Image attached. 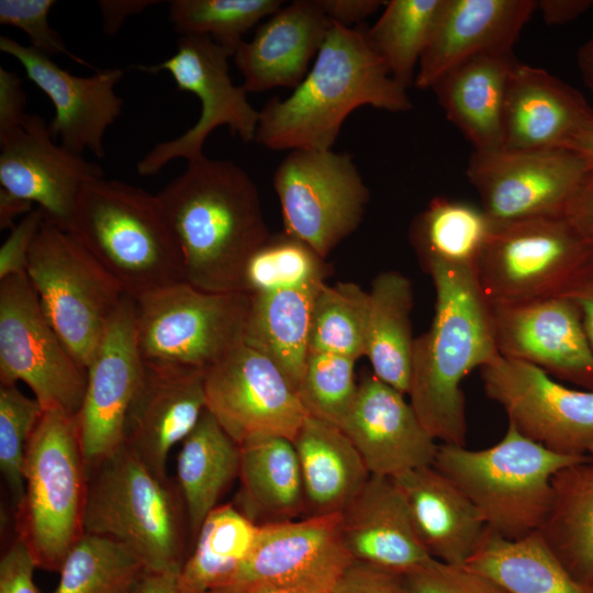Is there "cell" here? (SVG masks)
<instances>
[{
	"mask_svg": "<svg viewBox=\"0 0 593 593\" xmlns=\"http://www.w3.org/2000/svg\"><path fill=\"white\" fill-rule=\"evenodd\" d=\"M156 198L184 281L209 292H244L246 266L271 235L249 175L231 160L202 156Z\"/></svg>",
	"mask_w": 593,
	"mask_h": 593,
	"instance_id": "1",
	"label": "cell"
},
{
	"mask_svg": "<svg viewBox=\"0 0 593 593\" xmlns=\"http://www.w3.org/2000/svg\"><path fill=\"white\" fill-rule=\"evenodd\" d=\"M362 105L389 112L413 107L406 89L370 49L362 26L332 23L301 83L259 111L254 141L272 150L332 149L346 118Z\"/></svg>",
	"mask_w": 593,
	"mask_h": 593,
	"instance_id": "2",
	"label": "cell"
},
{
	"mask_svg": "<svg viewBox=\"0 0 593 593\" xmlns=\"http://www.w3.org/2000/svg\"><path fill=\"white\" fill-rule=\"evenodd\" d=\"M436 300L430 327L414 339L410 403L426 430L443 444L466 446V400L461 381L500 357L492 306L477 269L425 268Z\"/></svg>",
	"mask_w": 593,
	"mask_h": 593,
	"instance_id": "3",
	"label": "cell"
},
{
	"mask_svg": "<svg viewBox=\"0 0 593 593\" xmlns=\"http://www.w3.org/2000/svg\"><path fill=\"white\" fill-rule=\"evenodd\" d=\"M87 475L83 533L124 545L148 570H180L191 536L176 480L156 475L124 446Z\"/></svg>",
	"mask_w": 593,
	"mask_h": 593,
	"instance_id": "4",
	"label": "cell"
},
{
	"mask_svg": "<svg viewBox=\"0 0 593 593\" xmlns=\"http://www.w3.org/2000/svg\"><path fill=\"white\" fill-rule=\"evenodd\" d=\"M69 232L133 299L184 281L180 251L156 194L139 187L103 177L89 180Z\"/></svg>",
	"mask_w": 593,
	"mask_h": 593,
	"instance_id": "5",
	"label": "cell"
},
{
	"mask_svg": "<svg viewBox=\"0 0 593 593\" xmlns=\"http://www.w3.org/2000/svg\"><path fill=\"white\" fill-rule=\"evenodd\" d=\"M588 457L560 455L508 424L495 445L470 450L438 445L434 467L477 506L489 529L508 540L539 532L552 503V477Z\"/></svg>",
	"mask_w": 593,
	"mask_h": 593,
	"instance_id": "6",
	"label": "cell"
},
{
	"mask_svg": "<svg viewBox=\"0 0 593 593\" xmlns=\"http://www.w3.org/2000/svg\"><path fill=\"white\" fill-rule=\"evenodd\" d=\"M15 528L37 568L58 571L83 535L87 468L76 415L44 411L29 445Z\"/></svg>",
	"mask_w": 593,
	"mask_h": 593,
	"instance_id": "7",
	"label": "cell"
},
{
	"mask_svg": "<svg viewBox=\"0 0 593 593\" xmlns=\"http://www.w3.org/2000/svg\"><path fill=\"white\" fill-rule=\"evenodd\" d=\"M25 273L46 320L87 368L125 292L71 232L46 219Z\"/></svg>",
	"mask_w": 593,
	"mask_h": 593,
	"instance_id": "8",
	"label": "cell"
},
{
	"mask_svg": "<svg viewBox=\"0 0 593 593\" xmlns=\"http://www.w3.org/2000/svg\"><path fill=\"white\" fill-rule=\"evenodd\" d=\"M145 361L206 370L244 344L250 298L180 281L133 299Z\"/></svg>",
	"mask_w": 593,
	"mask_h": 593,
	"instance_id": "9",
	"label": "cell"
},
{
	"mask_svg": "<svg viewBox=\"0 0 593 593\" xmlns=\"http://www.w3.org/2000/svg\"><path fill=\"white\" fill-rule=\"evenodd\" d=\"M593 255L566 215L494 224L477 267L491 306L558 294Z\"/></svg>",
	"mask_w": 593,
	"mask_h": 593,
	"instance_id": "10",
	"label": "cell"
},
{
	"mask_svg": "<svg viewBox=\"0 0 593 593\" xmlns=\"http://www.w3.org/2000/svg\"><path fill=\"white\" fill-rule=\"evenodd\" d=\"M284 233L322 258L359 226L370 194L353 157L332 149H293L273 172Z\"/></svg>",
	"mask_w": 593,
	"mask_h": 593,
	"instance_id": "11",
	"label": "cell"
},
{
	"mask_svg": "<svg viewBox=\"0 0 593 593\" xmlns=\"http://www.w3.org/2000/svg\"><path fill=\"white\" fill-rule=\"evenodd\" d=\"M25 383L46 410L77 415L87 368L46 320L25 272L0 280V383Z\"/></svg>",
	"mask_w": 593,
	"mask_h": 593,
	"instance_id": "12",
	"label": "cell"
},
{
	"mask_svg": "<svg viewBox=\"0 0 593 593\" xmlns=\"http://www.w3.org/2000/svg\"><path fill=\"white\" fill-rule=\"evenodd\" d=\"M233 55L209 36H180L176 53L166 60L134 66L149 74L168 71L179 90L193 93L201 103L200 115L190 128L158 143L137 161L138 175H156L177 158L190 161L204 156L206 138L222 125H227L231 134L244 143L255 139L259 111L249 103L245 88L232 81L228 59Z\"/></svg>",
	"mask_w": 593,
	"mask_h": 593,
	"instance_id": "13",
	"label": "cell"
},
{
	"mask_svg": "<svg viewBox=\"0 0 593 593\" xmlns=\"http://www.w3.org/2000/svg\"><path fill=\"white\" fill-rule=\"evenodd\" d=\"M569 148L473 150L467 177L494 224L562 216L592 171Z\"/></svg>",
	"mask_w": 593,
	"mask_h": 593,
	"instance_id": "14",
	"label": "cell"
},
{
	"mask_svg": "<svg viewBox=\"0 0 593 593\" xmlns=\"http://www.w3.org/2000/svg\"><path fill=\"white\" fill-rule=\"evenodd\" d=\"M486 396L526 438L593 460V390L573 389L529 363L499 357L480 369Z\"/></svg>",
	"mask_w": 593,
	"mask_h": 593,
	"instance_id": "15",
	"label": "cell"
},
{
	"mask_svg": "<svg viewBox=\"0 0 593 593\" xmlns=\"http://www.w3.org/2000/svg\"><path fill=\"white\" fill-rule=\"evenodd\" d=\"M353 563L340 513L264 524L248 558L217 593H242L256 585L333 593Z\"/></svg>",
	"mask_w": 593,
	"mask_h": 593,
	"instance_id": "16",
	"label": "cell"
},
{
	"mask_svg": "<svg viewBox=\"0 0 593 593\" xmlns=\"http://www.w3.org/2000/svg\"><path fill=\"white\" fill-rule=\"evenodd\" d=\"M206 410L238 444L256 436L293 440L309 415L265 355L242 344L205 371Z\"/></svg>",
	"mask_w": 593,
	"mask_h": 593,
	"instance_id": "17",
	"label": "cell"
},
{
	"mask_svg": "<svg viewBox=\"0 0 593 593\" xmlns=\"http://www.w3.org/2000/svg\"><path fill=\"white\" fill-rule=\"evenodd\" d=\"M145 361L127 294L109 320L87 366V387L76 415L87 470L123 447L125 417L143 378Z\"/></svg>",
	"mask_w": 593,
	"mask_h": 593,
	"instance_id": "18",
	"label": "cell"
},
{
	"mask_svg": "<svg viewBox=\"0 0 593 593\" xmlns=\"http://www.w3.org/2000/svg\"><path fill=\"white\" fill-rule=\"evenodd\" d=\"M98 177L102 168L55 143L40 115L27 114L19 128L0 136L1 189L36 204L66 231L85 184Z\"/></svg>",
	"mask_w": 593,
	"mask_h": 593,
	"instance_id": "19",
	"label": "cell"
},
{
	"mask_svg": "<svg viewBox=\"0 0 593 593\" xmlns=\"http://www.w3.org/2000/svg\"><path fill=\"white\" fill-rule=\"evenodd\" d=\"M501 357L535 366L552 378L593 390V351L577 306L556 294L492 306Z\"/></svg>",
	"mask_w": 593,
	"mask_h": 593,
	"instance_id": "20",
	"label": "cell"
},
{
	"mask_svg": "<svg viewBox=\"0 0 593 593\" xmlns=\"http://www.w3.org/2000/svg\"><path fill=\"white\" fill-rule=\"evenodd\" d=\"M0 51L18 59L27 78L51 99L55 115L48 130L53 138L72 153L90 150L103 158L105 131L123 107V99L115 93L123 70L99 69L92 76H77L57 65L52 56L8 36H0Z\"/></svg>",
	"mask_w": 593,
	"mask_h": 593,
	"instance_id": "21",
	"label": "cell"
},
{
	"mask_svg": "<svg viewBox=\"0 0 593 593\" xmlns=\"http://www.w3.org/2000/svg\"><path fill=\"white\" fill-rule=\"evenodd\" d=\"M205 371L145 361L125 417L123 446L160 478L168 477L170 449L182 443L206 410Z\"/></svg>",
	"mask_w": 593,
	"mask_h": 593,
	"instance_id": "22",
	"label": "cell"
},
{
	"mask_svg": "<svg viewBox=\"0 0 593 593\" xmlns=\"http://www.w3.org/2000/svg\"><path fill=\"white\" fill-rule=\"evenodd\" d=\"M372 475L395 479L434 465L438 445L404 394L373 373L358 383L340 426Z\"/></svg>",
	"mask_w": 593,
	"mask_h": 593,
	"instance_id": "23",
	"label": "cell"
},
{
	"mask_svg": "<svg viewBox=\"0 0 593 593\" xmlns=\"http://www.w3.org/2000/svg\"><path fill=\"white\" fill-rule=\"evenodd\" d=\"M536 10L534 0H444L414 85L432 88L445 71L469 57L513 51Z\"/></svg>",
	"mask_w": 593,
	"mask_h": 593,
	"instance_id": "24",
	"label": "cell"
},
{
	"mask_svg": "<svg viewBox=\"0 0 593 593\" xmlns=\"http://www.w3.org/2000/svg\"><path fill=\"white\" fill-rule=\"evenodd\" d=\"M592 123L593 108L577 89L542 68L517 61L506 91L501 148H567Z\"/></svg>",
	"mask_w": 593,
	"mask_h": 593,
	"instance_id": "25",
	"label": "cell"
},
{
	"mask_svg": "<svg viewBox=\"0 0 593 593\" xmlns=\"http://www.w3.org/2000/svg\"><path fill=\"white\" fill-rule=\"evenodd\" d=\"M332 22L315 0L283 4L243 41L233 58L247 92L283 87L295 89L310 70Z\"/></svg>",
	"mask_w": 593,
	"mask_h": 593,
	"instance_id": "26",
	"label": "cell"
},
{
	"mask_svg": "<svg viewBox=\"0 0 593 593\" xmlns=\"http://www.w3.org/2000/svg\"><path fill=\"white\" fill-rule=\"evenodd\" d=\"M340 516L344 545L354 562L403 577L434 559L421 544L391 478L371 474Z\"/></svg>",
	"mask_w": 593,
	"mask_h": 593,
	"instance_id": "27",
	"label": "cell"
},
{
	"mask_svg": "<svg viewBox=\"0 0 593 593\" xmlns=\"http://www.w3.org/2000/svg\"><path fill=\"white\" fill-rule=\"evenodd\" d=\"M393 480L428 555L447 564L466 566L486 529L471 500L434 466L409 471Z\"/></svg>",
	"mask_w": 593,
	"mask_h": 593,
	"instance_id": "28",
	"label": "cell"
},
{
	"mask_svg": "<svg viewBox=\"0 0 593 593\" xmlns=\"http://www.w3.org/2000/svg\"><path fill=\"white\" fill-rule=\"evenodd\" d=\"M517 61L513 51L474 55L445 71L430 88L473 150L502 147L506 91Z\"/></svg>",
	"mask_w": 593,
	"mask_h": 593,
	"instance_id": "29",
	"label": "cell"
},
{
	"mask_svg": "<svg viewBox=\"0 0 593 593\" xmlns=\"http://www.w3.org/2000/svg\"><path fill=\"white\" fill-rule=\"evenodd\" d=\"M292 443L307 515L342 513L371 477L353 441L334 424L307 415Z\"/></svg>",
	"mask_w": 593,
	"mask_h": 593,
	"instance_id": "30",
	"label": "cell"
},
{
	"mask_svg": "<svg viewBox=\"0 0 593 593\" xmlns=\"http://www.w3.org/2000/svg\"><path fill=\"white\" fill-rule=\"evenodd\" d=\"M240 486L234 505L257 525L305 513L300 465L292 440L256 436L239 445Z\"/></svg>",
	"mask_w": 593,
	"mask_h": 593,
	"instance_id": "31",
	"label": "cell"
},
{
	"mask_svg": "<svg viewBox=\"0 0 593 593\" xmlns=\"http://www.w3.org/2000/svg\"><path fill=\"white\" fill-rule=\"evenodd\" d=\"M323 282L249 295L244 344L270 359L296 392L310 353L314 299Z\"/></svg>",
	"mask_w": 593,
	"mask_h": 593,
	"instance_id": "32",
	"label": "cell"
},
{
	"mask_svg": "<svg viewBox=\"0 0 593 593\" xmlns=\"http://www.w3.org/2000/svg\"><path fill=\"white\" fill-rule=\"evenodd\" d=\"M240 447L205 410L182 440L176 482L187 512L191 545L205 517L239 474Z\"/></svg>",
	"mask_w": 593,
	"mask_h": 593,
	"instance_id": "33",
	"label": "cell"
},
{
	"mask_svg": "<svg viewBox=\"0 0 593 593\" xmlns=\"http://www.w3.org/2000/svg\"><path fill=\"white\" fill-rule=\"evenodd\" d=\"M413 287L399 271L377 275L369 291V315L365 356L372 373L407 394L412 373L414 339L411 312Z\"/></svg>",
	"mask_w": 593,
	"mask_h": 593,
	"instance_id": "34",
	"label": "cell"
},
{
	"mask_svg": "<svg viewBox=\"0 0 593 593\" xmlns=\"http://www.w3.org/2000/svg\"><path fill=\"white\" fill-rule=\"evenodd\" d=\"M552 503L539 535L567 571L593 584V461L559 470Z\"/></svg>",
	"mask_w": 593,
	"mask_h": 593,
	"instance_id": "35",
	"label": "cell"
},
{
	"mask_svg": "<svg viewBox=\"0 0 593 593\" xmlns=\"http://www.w3.org/2000/svg\"><path fill=\"white\" fill-rule=\"evenodd\" d=\"M466 566L492 578L511 593H593V584L574 579L538 532L508 540L486 527Z\"/></svg>",
	"mask_w": 593,
	"mask_h": 593,
	"instance_id": "36",
	"label": "cell"
},
{
	"mask_svg": "<svg viewBox=\"0 0 593 593\" xmlns=\"http://www.w3.org/2000/svg\"><path fill=\"white\" fill-rule=\"evenodd\" d=\"M493 226L481 206L435 197L414 217L410 239L424 268L444 265L477 269Z\"/></svg>",
	"mask_w": 593,
	"mask_h": 593,
	"instance_id": "37",
	"label": "cell"
},
{
	"mask_svg": "<svg viewBox=\"0 0 593 593\" xmlns=\"http://www.w3.org/2000/svg\"><path fill=\"white\" fill-rule=\"evenodd\" d=\"M259 525L234 503L217 505L203 521L179 570L188 593H217L248 558Z\"/></svg>",
	"mask_w": 593,
	"mask_h": 593,
	"instance_id": "38",
	"label": "cell"
},
{
	"mask_svg": "<svg viewBox=\"0 0 593 593\" xmlns=\"http://www.w3.org/2000/svg\"><path fill=\"white\" fill-rule=\"evenodd\" d=\"M444 0H390L363 36L391 77L407 89L414 83Z\"/></svg>",
	"mask_w": 593,
	"mask_h": 593,
	"instance_id": "39",
	"label": "cell"
},
{
	"mask_svg": "<svg viewBox=\"0 0 593 593\" xmlns=\"http://www.w3.org/2000/svg\"><path fill=\"white\" fill-rule=\"evenodd\" d=\"M145 569L124 545L83 533L65 557L52 593H131Z\"/></svg>",
	"mask_w": 593,
	"mask_h": 593,
	"instance_id": "40",
	"label": "cell"
},
{
	"mask_svg": "<svg viewBox=\"0 0 593 593\" xmlns=\"http://www.w3.org/2000/svg\"><path fill=\"white\" fill-rule=\"evenodd\" d=\"M369 292L354 282H323L312 312L310 351L329 353L355 360L365 356Z\"/></svg>",
	"mask_w": 593,
	"mask_h": 593,
	"instance_id": "41",
	"label": "cell"
},
{
	"mask_svg": "<svg viewBox=\"0 0 593 593\" xmlns=\"http://www.w3.org/2000/svg\"><path fill=\"white\" fill-rule=\"evenodd\" d=\"M283 3L282 0H172L169 20L181 36H209L234 53L243 36Z\"/></svg>",
	"mask_w": 593,
	"mask_h": 593,
	"instance_id": "42",
	"label": "cell"
},
{
	"mask_svg": "<svg viewBox=\"0 0 593 593\" xmlns=\"http://www.w3.org/2000/svg\"><path fill=\"white\" fill-rule=\"evenodd\" d=\"M325 259L287 233L270 235L250 257L244 292L256 294L324 281Z\"/></svg>",
	"mask_w": 593,
	"mask_h": 593,
	"instance_id": "43",
	"label": "cell"
},
{
	"mask_svg": "<svg viewBox=\"0 0 593 593\" xmlns=\"http://www.w3.org/2000/svg\"><path fill=\"white\" fill-rule=\"evenodd\" d=\"M43 413L34 396L0 383V470L14 512L24 496L26 454Z\"/></svg>",
	"mask_w": 593,
	"mask_h": 593,
	"instance_id": "44",
	"label": "cell"
},
{
	"mask_svg": "<svg viewBox=\"0 0 593 593\" xmlns=\"http://www.w3.org/2000/svg\"><path fill=\"white\" fill-rule=\"evenodd\" d=\"M355 362V359L342 355L309 353L298 390L309 415L340 426L358 389Z\"/></svg>",
	"mask_w": 593,
	"mask_h": 593,
	"instance_id": "45",
	"label": "cell"
},
{
	"mask_svg": "<svg viewBox=\"0 0 593 593\" xmlns=\"http://www.w3.org/2000/svg\"><path fill=\"white\" fill-rule=\"evenodd\" d=\"M407 593H511L492 578L467 566L436 559L403 575Z\"/></svg>",
	"mask_w": 593,
	"mask_h": 593,
	"instance_id": "46",
	"label": "cell"
},
{
	"mask_svg": "<svg viewBox=\"0 0 593 593\" xmlns=\"http://www.w3.org/2000/svg\"><path fill=\"white\" fill-rule=\"evenodd\" d=\"M55 4L54 0H0V24L23 31L30 46L36 51L48 56L66 54L72 60L99 70L69 52L58 32L49 25L48 14Z\"/></svg>",
	"mask_w": 593,
	"mask_h": 593,
	"instance_id": "47",
	"label": "cell"
},
{
	"mask_svg": "<svg viewBox=\"0 0 593 593\" xmlns=\"http://www.w3.org/2000/svg\"><path fill=\"white\" fill-rule=\"evenodd\" d=\"M45 219V212L36 206L10 230L0 248V280L25 272L31 247Z\"/></svg>",
	"mask_w": 593,
	"mask_h": 593,
	"instance_id": "48",
	"label": "cell"
},
{
	"mask_svg": "<svg viewBox=\"0 0 593 593\" xmlns=\"http://www.w3.org/2000/svg\"><path fill=\"white\" fill-rule=\"evenodd\" d=\"M36 568L25 542L16 536L0 559V593H40L34 582Z\"/></svg>",
	"mask_w": 593,
	"mask_h": 593,
	"instance_id": "49",
	"label": "cell"
},
{
	"mask_svg": "<svg viewBox=\"0 0 593 593\" xmlns=\"http://www.w3.org/2000/svg\"><path fill=\"white\" fill-rule=\"evenodd\" d=\"M333 593H407L403 577L354 562Z\"/></svg>",
	"mask_w": 593,
	"mask_h": 593,
	"instance_id": "50",
	"label": "cell"
},
{
	"mask_svg": "<svg viewBox=\"0 0 593 593\" xmlns=\"http://www.w3.org/2000/svg\"><path fill=\"white\" fill-rule=\"evenodd\" d=\"M26 94L18 74L0 67V136L19 128L25 113Z\"/></svg>",
	"mask_w": 593,
	"mask_h": 593,
	"instance_id": "51",
	"label": "cell"
},
{
	"mask_svg": "<svg viewBox=\"0 0 593 593\" xmlns=\"http://www.w3.org/2000/svg\"><path fill=\"white\" fill-rule=\"evenodd\" d=\"M558 294L569 299L577 306L593 351V255Z\"/></svg>",
	"mask_w": 593,
	"mask_h": 593,
	"instance_id": "52",
	"label": "cell"
},
{
	"mask_svg": "<svg viewBox=\"0 0 593 593\" xmlns=\"http://www.w3.org/2000/svg\"><path fill=\"white\" fill-rule=\"evenodd\" d=\"M317 5L329 19L344 27L351 29L354 24L360 23L381 7L387 1L382 0H315Z\"/></svg>",
	"mask_w": 593,
	"mask_h": 593,
	"instance_id": "53",
	"label": "cell"
},
{
	"mask_svg": "<svg viewBox=\"0 0 593 593\" xmlns=\"http://www.w3.org/2000/svg\"><path fill=\"white\" fill-rule=\"evenodd\" d=\"M566 216L593 248V169L569 206Z\"/></svg>",
	"mask_w": 593,
	"mask_h": 593,
	"instance_id": "54",
	"label": "cell"
},
{
	"mask_svg": "<svg viewBox=\"0 0 593 593\" xmlns=\"http://www.w3.org/2000/svg\"><path fill=\"white\" fill-rule=\"evenodd\" d=\"M153 0H102L99 1L103 30L108 35H114L124 21L146 8L159 3Z\"/></svg>",
	"mask_w": 593,
	"mask_h": 593,
	"instance_id": "55",
	"label": "cell"
},
{
	"mask_svg": "<svg viewBox=\"0 0 593 593\" xmlns=\"http://www.w3.org/2000/svg\"><path fill=\"white\" fill-rule=\"evenodd\" d=\"M593 5L591 0H540L537 10L548 25L572 22Z\"/></svg>",
	"mask_w": 593,
	"mask_h": 593,
	"instance_id": "56",
	"label": "cell"
},
{
	"mask_svg": "<svg viewBox=\"0 0 593 593\" xmlns=\"http://www.w3.org/2000/svg\"><path fill=\"white\" fill-rule=\"evenodd\" d=\"M131 593H188L180 583L179 570L145 569Z\"/></svg>",
	"mask_w": 593,
	"mask_h": 593,
	"instance_id": "57",
	"label": "cell"
},
{
	"mask_svg": "<svg viewBox=\"0 0 593 593\" xmlns=\"http://www.w3.org/2000/svg\"><path fill=\"white\" fill-rule=\"evenodd\" d=\"M33 203L20 199L0 189V228H12L18 217H23L33 210Z\"/></svg>",
	"mask_w": 593,
	"mask_h": 593,
	"instance_id": "58",
	"label": "cell"
},
{
	"mask_svg": "<svg viewBox=\"0 0 593 593\" xmlns=\"http://www.w3.org/2000/svg\"><path fill=\"white\" fill-rule=\"evenodd\" d=\"M577 60L585 86L593 94V38L579 48Z\"/></svg>",
	"mask_w": 593,
	"mask_h": 593,
	"instance_id": "59",
	"label": "cell"
},
{
	"mask_svg": "<svg viewBox=\"0 0 593 593\" xmlns=\"http://www.w3.org/2000/svg\"><path fill=\"white\" fill-rule=\"evenodd\" d=\"M567 148L581 154L593 167V123L580 132Z\"/></svg>",
	"mask_w": 593,
	"mask_h": 593,
	"instance_id": "60",
	"label": "cell"
},
{
	"mask_svg": "<svg viewBox=\"0 0 593 593\" xmlns=\"http://www.w3.org/2000/svg\"><path fill=\"white\" fill-rule=\"evenodd\" d=\"M242 593H301L294 590L275 586V585H256L245 590Z\"/></svg>",
	"mask_w": 593,
	"mask_h": 593,
	"instance_id": "61",
	"label": "cell"
}]
</instances>
